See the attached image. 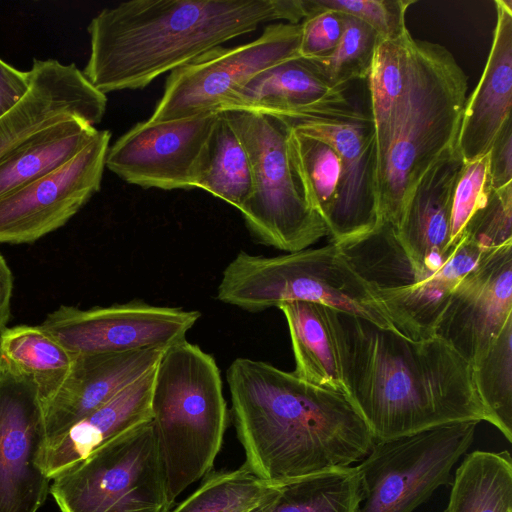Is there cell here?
<instances>
[{"mask_svg": "<svg viewBox=\"0 0 512 512\" xmlns=\"http://www.w3.org/2000/svg\"><path fill=\"white\" fill-rule=\"evenodd\" d=\"M218 115L138 122L109 146L105 167L142 188H196Z\"/></svg>", "mask_w": 512, "mask_h": 512, "instance_id": "obj_12", "label": "cell"}, {"mask_svg": "<svg viewBox=\"0 0 512 512\" xmlns=\"http://www.w3.org/2000/svg\"><path fill=\"white\" fill-rule=\"evenodd\" d=\"M363 496L359 469L346 466L273 488L265 512H356Z\"/></svg>", "mask_w": 512, "mask_h": 512, "instance_id": "obj_27", "label": "cell"}, {"mask_svg": "<svg viewBox=\"0 0 512 512\" xmlns=\"http://www.w3.org/2000/svg\"><path fill=\"white\" fill-rule=\"evenodd\" d=\"M266 498L259 505H257L255 508L251 509L249 512H265V500H266Z\"/></svg>", "mask_w": 512, "mask_h": 512, "instance_id": "obj_41", "label": "cell"}, {"mask_svg": "<svg viewBox=\"0 0 512 512\" xmlns=\"http://www.w3.org/2000/svg\"><path fill=\"white\" fill-rule=\"evenodd\" d=\"M289 145L308 204L327 224L337 199L340 158L328 143L290 126Z\"/></svg>", "mask_w": 512, "mask_h": 512, "instance_id": "obj_31", "label": "cell"}, {"mask_svg": "<svg viewBox=\"0 0 512 512\" xmlns=\"http://www.w3.org/2000/svg\"><path fill=\"white\" fill-rule=\"evenodd\" d=\"M151 423L173 505L210 472L228 425L220 370L198 345L183 340L164 350L155 367Z\"/></svg>", "mask_w": 512, "mask_h": 512, "instance_id": "obj_5", "label": "cell"}, {"mask_svg": "<svg viewBox=\"0 0 512 512\" xmlns=\"http://www.w3.org/2000/svg\"><path fill=\"white\" fill-rule=\"evenodd\" d=\"M497 23L483 74L466 100L456 146L464 162L487 154L512 107V1L495 0Z\"/></svg>", "mask_w": 512, "mask_h": 512, "instance_id": "obj_20", "label": "cell"}, {"mask_svg": "<svg viewBox=\"0 0 512 512\" xmlns=\"http://www.w3.org/2000/svg\"><path fill=\"white\" fill-rule=\"evenodd\" d=\"M30 83V70H18L0 58V118L22 100Z\"/></svg>", "mask_w": 512, "mask_h": 512, "instance_id": "obj_39", "label": "cell"}, {"mask_svg": "<svg viewBox=\"0 0 512 512\" xmlns=\"http://www.w3.org/2000/svg\"><path fill=\"white\" fill-rule=\"evenodd\" d=\"M30 72L28 92L0 118V159L36 132L68 116L96 126L106 112L107 96L74 63L34 58Z\"/></svg>", "mask_w": 512, "mask_h": 512, "instance_id": "obj_17", "label": "cell"}, {"mask_svg": "<svg viewBox=\"0 0 512 512\" xmlns=\"http://www.w3.org/2000/svg\"><path fill=\"white\" fill-rule=\"evenodd\" d=\"M50 494L61 512H169L151 420L58 474Z\"/></svg>", "mask_w": 512, "mask_h": 512, "instance_id": "obj_8", "label": "cell"}, {"mask_svg": "<svg viewBox=\"0 0 512 512\" xmlns=\"http://www.w3.org/2000/svg\"><path fill=\"white\" fill-rule=\"evenodd\" d=\"M222 112L239 136L251 164L252 191L239 211L253 238L291 253L328 236L324 220L308 204L291 154L285 120L252 111Z\"/></svg>", "mask_w": 512, "mask_h": 512, "instance_id": "obj_7", "label": "cell"}, {"mask_svg": "<svg viewBox=\"0 0 512 512\" xmlns=\"http://www.w3.org/2000/svg\"><path fill=\"white\" fill-rule=\"evenodd\" d=\"M277 308L289 330L295 360L293 373L308 383L348 396L323 306L294 301Z\"/></svg>", "mask_w": 512, "mask_h": 512, "instance_id": "obj_25", "label": "cell"}, {"mask_svg": "<svg viewBox=\"0 0 512 512\" xmlns=\"http://www.w3.org/2000/svg\"><path fill=\"white\" fill-rule=\"evenodd\" d=\"M478 422H458L375 441L357 468L364 496L356 512H413L472 444Z\"/></svg>", "mask_w": 512, "mask_h": 512, "instance_id": "obj_9", "label": "cell"}, {"mask_svg": "<svg viewBox=\"0 0 512 512\" xmlns=\"http://www.w3.org/2000/svg\"><path fill=\"white\" fill-rule=\"evenodd\" d=\"M492 190L488 153L464 162L453 192L449 245L451 250L461 240L470 218L487 203Z\"/></svg>", "mask_w": 512, "mask_h": 512, "instance_id": "obj_35", "label": "cell"}, {"mask_svg": "<svg viewBox=\"0 0 512 512\" xmlns=\"http://www.w3.org/2000/svg\"><path fill=\"white\" fill-rule=\"evenodd\" d=\"M480 400L492 425L512 442V317L489 346L471 365Z\"/></svg>", "mask_w": 512, "mask_h": 512, "instance_id": "obj_30", "label": "cell"}, {"mask_svg": "<svg viewBox=\"0 0 512 512\" xmlns=\"http://www.w3.org/2000/svg\"><path fill=\"white\" fill-rule=\"evenodd\" d=\"M0 353L36 383L42 403L64 385L76 355L40 325H18L0 333Z\"/></svg>", "mask_w": 512, "mask_h": 512, "instance_id": "obj_28", "label": "cell"}, {"mask_svg": "<svg viewBox=\"0 0 512 512\" xmlns=\"http://www.w3.org/2000/svg\"><path fill=\"white\" fill-rule=\"evenodd\" d=\"M281 118L292 129L328 143L340 158L337 199L326 224L331 243L342 244L373 231L381 221L371 116L347 103Z\"/></svg>", "mask_w": 512, "mask_h": 512, "instance_id": "obj_11", "label": "cell"}, {"mask_svg": "<svg viewBox=\"0 0 512 512\" xmlns=\"http://www.w3.org/2000/svg\"><path fill=\"white\" fill-rule=\"evenodd\" d=\"M47 441L36 383L0 353V512H37L51 479L38 465Z\"/></svg>", "mask_w": 512, "mask_h": 512, "instance_id": "obj_14", "label": "cell"}, {"mask_svg": "<svg viewBox=\"0 0 512 512\" xmlns=\"http://www.w3.org/2000/svg\"><path fill=\"white\" fill-rule=\"evenodd\" d=\"M489 173L493 189L512 183V125L509 120L493 142L489 152Z\"/></svg>", "mask_w": 512, "mask_h": 512, "instance_id": "obj_38", "label": "cell"}, {"mask_svg": "<svg viewBox=\"0 0 512 512\" xmlns=\"http://www.w3.org/2000/svg\"><path fill=\"white\" fill-rule=\"evenodd\" d=\"M511 317L512 243H508L487 251L454 287L434 336L472 365Z\"/></svg>", "mask_w": 512, "mask_h": 512, "instance_id": "obj_16", "label": "cell"}, {"mask_svg": "<svg viewBox=\"0 0 512 512\" xmlns=\"http://www.w3.org/2000/svg\"><path fill=\"white\" fill-rule=\"evenodd\" d=\"M97 132L83 118L68 116L30 136L0 159V198L66 164Z\"/></svg>", "mask_w": 512, "mask_h": 512, "instance_id": "obj_24", "label": "cell"}, {"mask_svg": "<svg viewBox=\"0 0 512 512\" xmlns=\"http://www.w3.org/2000/svg\"><path fill=\"white\" fill-rule=\"evenodd\" d=\"M323 313L347 395L375 441L458 422L492 424L471 365L438 337L412 340L327 306Z\"/></svg>", "mask_w": 512, "mask_h": 512, "instance_id": "obj_1", "label": "cell"}, {"mask_svg": "<svg viewBox=\"0 0 512 512\" xmlns=\"http://www.w3.org/2000/svg\"><path fill=\"white\" fill-rule=\"evenodd\" d=\"M196 188L241 209L252 191L248 153L225 114L219 112Z\"/></svg>", "mask_w": 512, "mask_h": 512, "instance_id": "obj_29", "label": "cell"}, {"mask_svg": "<svg viewBox=\"0 0 512 512\" xmlns=\"http://www.w3.org/2000/svg\"><path fill=\"white\" fill-rule=\"evenodd\" d=\"M154 377L155 368L47 442L38 457L42 471L52 480L101 446L150 421Z\"/></svg>", "mask_w": 512, "mask_h": 512, "instance_id": "obj_21", "label": "cell"}, {"mask_svg": "<svg viewBox=\"0 0 512 512\" xmlns=\"http://www.w3.org/2000/svg\"><path fill=\"white\" fill-rule=\"evenodd\" d=\"M301 25H268L255 40L216 47L172 71L151 119L164 121L205 112H219L223 104L262 71L299 57Z\"/></svg>", "mask_w": 512, "mask_h": 512, "instance_id": "obj_10", "label": "cell"}, {"mask_svg": "<svg viewBox=\"0 0 512 512\" xmlns=\"http://www.w3.org/2000/svg\"><path fill=\"white\" fill-rule=\"evenodd\" d=\"M164 350L76 355L67 381L43 404L46 443L154 369Z\"/></svg>", "mask_w": 512, "mask_h": 512, "instance_id": "obj_18", "label": "cell"}, {"mask_svg": "<svg viewBox=\"0 0 512 512\" xmlns=\"http://www.w3.org/2000/svg\"><path fill=\"white\" fill-rule=\"evenodd\" d=\"M217 298L249 312L294 301L316 303L397 331L372 289L332 243L275 257L240 252L224 269Z\"/></svg>", "mask_w": 512, "mask_h": 512, "instance_id": "obj_6", "label": "cell"}, {"mask_svg": "<svg viewBox=\"0 0 512 512\" xmlns=\"http://www.w3.org/2000/svg\"><path fill=\"white\" fill-rule=\"evenodd\" d=\"M306 16L305 0H130L91 19L82 72L105 95L143 89L260 24Z\"/></svg>", "mask_w": 512, "mask_h": 512, "instance_id": "obj_4", "label": "cell"}, {"mask_svg": "<svg viewBox=\"0 0 512 512\" xmlns=\"http://www.w3.org/2000/svg\"><path fill=\"white\" fill-rule=\"evenodd\" d=\"M367 82L379 218L396 227L417 183L456 146L467 76L447 48L408 30L380 41Z\"/></svg>", "mask_w": 512, "mask_h": 512, "instance_id": "obj_2", "label": "cell"}, {"mask_svg": "<svg viewBox=\"0 0 512 512\" xmlns=\"http://www.w3.org/2000/svg\"><path fill=\"white\" fill-rule=\"evenodd\" d=\"M244 465L270 487L362 461L375 440L348 396L249 358L227 370Z\"/></svg>", "mask_w": 512, "mask_h": 512, "instance_id": "obj_3", "label": "cell"}, {"mask_svg": "<svg viewBox=\"0 0 512 512\" xmlns=\"http://www.w3.org/2000/svg\"><path fill=\"white\" fill-rule=\"evenodd\" d=\"M299 56L318 59L330 54L343 34L344 15L333 10H314L302 20Z\"/></svg>", "mask_w": 512, "mask_h": 512, "instance_id": "obj_37", "label": "cell"}, {"mask_svg": "<svg viewBox=\"0 0 512 512\" xmlns=\"http://www.w3.org/2000/svg\"><path fill=\"white\" fill-rule=\"evenodd\" d=\"M14 288L12 271L0 254V333L5 330L11 317V300Z\"/></svg>", "mask_w": 512, "mask_h": 512, "instance_id": "obj_40", "label": "cell"}, {"mask_svg": "<svg viewBox=\"0 0 512 512\" xmlns=\"http://www.w3.org/2000/svg\"><path fill=\"white\" fill-rule=\"evenodd\" d=\"M344 15L345 27L335 49L318 59H308L333 88L344 90L347 83L367 79L381 39L364 22Z\"/></svg>", "mask_w": 512, "mask_h": 512, "instance_id": "obj_33", "label": "cell"}, {"mask_svg": "<svg viewBox=\"0 0 512 512\" xmlns=\"http://www.w3.org/2000/svg\"><path fill=\"white\" fill-rule=\"evenodd\" d=\"M413 4L414 0H306L308 14L333 10L352 16L375 30L381 40H396L408 31L405 16Z\"/></svg>", "mask_w": 512, "mask_h": 512, "instance_id": "obj_34", "label": "cell"}, {"mask_svg": "<svg viewBox=\"0 0 512 512\" xmlns=\"http://www.w3.org/2000/svg\"><path fill=\"white\" fill-rule=\"evenodd\" d=\"M347 103L344 90L330 86L310 60L299 56L256 75L233 94L220 111H252L288 117Z\"/></svg>", "mask_w": 512, "mask_h": 512, "instance_id": "obj_22", "label": "cell"}, {"mask_svg": "<svg viewBox=\"0 0 512 512\" xmlns=\"http://www.w3.org/2000/svg\"><path fill=\"white\" fill-rule=\"evenodd\" d=\"M462 238L484 250L512 243V183L492 190L487 203L468 221Z\"/></svg>", "mask_w": 512, "mask_h": 512, "instance_id": "obj_36", "label": "cell"}, {"mask_svg": "<svg viewBox=\"0 0 512 512\" xmlns=\"http://www.w3.org/2000/svg\"><path fill=\"white\" fill-rule=\"evenodd\" d=\"M487 251L462 238L436 272L412 286L378 290L374 296L398 332L412 340L432 338L452 290Z\"/></svg>", "mask_w": 512, "mask_h": 512, "instance_id": "obj_23", "label": "cell"}, {"mask_svg": "<svg viewBox=\"0 0 512 512\" xmlns=\"http://www.w3.org/2000/svg\"><path fill=\"white\" fill-rule=\"evenodd\" d=\"M273 488L242 465L235 470L210 474L169 512H249Z\"/></svg>", "mask_w": 512, "mask_h": 512, "instance_id": "obj_32", "label": "cell"}, {"mask_svg": "<svg viewBox=\"0 0 512 512\" xmlns=\"http://www.w3.org/2000/svg\"><path fill=\"white\" fill-rule=\"evenodd\" d=\"M201 314L131 301L80 309L62 305L40 326L74 355L162 348L186 340Z\"/></svg>", "mask_w": 512, "mask_h": 512, "instance_id": "obj_13", "label": "cell"}, {"mask_svg": "<svg viewBox=\"0 0 512 512\" xmlns=\"http://www.w3.org/2000/svg\"><path fill=\"white\" fill-rule=\"evenodd\" d=\"M111 132L60 168L0 198V243L30 244L64 226L101 188Z\"/></svg>", "mask_w": 512, "mask_h": 512, "instance_id": "obj_15", "label": "cell"}, {"mask_svg": "<svg viewBox=\"0 0 512 512\" xmlns=\"http://www.w3.org/2000/svg\"><path fill=\"white\" fill-rule=\"evenodd\" d=\"M444 512H512L510 453L467 454L456 470Z\"/></svg>", "mask_w": 512, "mask_h": 512, "instance_id": "obj_26", "label": "cell"}, {"mask_svg": "<svg viewBox=\"0 0 512 512\" xmlns=\"http://www.w3.org/2000/svg\"><path fill=\"white\" fill-rule=\"evenodd\" d=\"M463 164L457 146L446 151L417 183L395 227L401 246L423 276L436 272L453 251L452 200Z\"/></svg>", "mask_w": 512, "mask_h": 512, "instance_id": "obj_19", "label": "cell"}]
</instances>
